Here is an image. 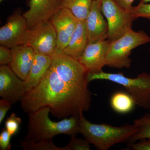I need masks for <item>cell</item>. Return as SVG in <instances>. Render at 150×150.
<instances>
[{
    "label": "cell",
    "mask_w": 150,
    "mask_h": 150,
    "mask_svg": "<svg viewBox=\"0 0 150 150\" xmlns=\"http://www.w3.org/2000/svg\"><path fill=\"white\" fill-rule=\"evenodd\" d=\"M44 76L21 101L25 112L50 108L59 119L80 115L89 109L92 93L88 88L89 73L78 60L55 52Z\"/></svg>",
    "instance_id": "6da1fadb"
},
{
    "label": "cell",
    "mask_w": 150,
    "mask_h": 150,
    "mask_svg": "<svg viewBox=\"0 0 150 150\" xmlns=\"http://www.w3.org/2000/svg\"><path fill=\"white\" fill-rule=\"evenodd\" d=\"M50 108L46 106L28 113L27 135L25 141L37 142L41 139H53L55 136L64 134L76 137L79 133L80 115H73L61 121H51L49 117Z\"/></svg>",
    "instance_id": "7a4b0ae2"
},
{
    "label": "cell",
    "mask_w": 150,
    "mask_h": 150,
    "mask_svg": "<svg viewBox=\"0 0 150 150\" xmlns=\"http://www.w3.org/2000/svg\"><path fill=\"white\" fill-rule=\"evenodd\" d=\"M138 132L134 124L115 127L106 124H94L80 116L79 133L85 139L99 150H107L118 143L129 142Z\"/></svg>",
    "instance_id": "3957f363"
},
{
    "label": "cell",
    "mask_w": 150,
    "mask_h": 150,
    "mask_svg": "<svg viewBox=\"0 0 150 150\" xmlns=\"http://www.w3.org/2000/svg\"><path fill=\"white\" fill-rule=\"evenodd\" d=\"M89 82L96 80L109 81L123 86L134 100L135 104L146 110L150 109V74L144 72L137 77L128 78L123 73H88Z\"/></svg>",
    "instance_id": "277c9868"
},
{
    "label": "cell",
    "mask_w": 150,
    "mask_h": 150,
    "mask_svg": "<svg viewBox=\"0 0 150 150\" xmlns=\"http://www.w3.org/2000/svg\"><path fill=\"white\" fill-rule=\"evenodd\" d=\"M150 42V36L144 31L133 30L117 40L109 42L106 54V66L111 68L129 69L132 61L131 51L141 45Z\"/></svg>",
    "instance_id": "5b68a950"
},
{
    "label": "cell",
    "mask_w": 150,
    "mask_h": 150,
    "mask_svg": "<svg viewBox=\"0 0 150 150\" xmlns=\"http://www.w3.org/2000/svg\"><path fill=\"white\" fill-rule=\"evenodd\" d=\"M101 12L108 25L107 39L109 42L117 40L132 30V24L136 18L131 11L127 10L114 0H100Z\"/></svg>",
    "instance_id": "8992f818"
},
{
    "label": "cell",
    "mask_w": 150,
    "mask_h": 150,
    "mask_svg": "<svg viewBox=\"0 0 150 150\" xmlns=\"http://www.w3.org/2000/svg\"><path fill=\"white\" fill-rule=\"evenodd\" d=\"M31 47L35 54L52 56L56 51L57 35L50 21L28 30L20 41L19 45Z\"/></svg>",
    "instance_id": "52a82bcc"
},
{
    "label": "cell",
    "mask_w": 150,
    "mask_h": 150,
    "mask_svg": "<svg viewBox=\"0 0 150 150\" xmlns=\"http://www.w3.org/2000/svg\"><path fill=\"white\" fill-rule=\"evenodd\" d=\"M57 35L55 52L62 53L68 45L79 20L69 9L62 6L50 20Z\"/></svg>",
    "instance_id": "ba28073f"
},
{
    "label": "cell",
    "mask_w": 150,
    "mask_h": 150,
    "mask_svg": "<svg viewBox=\"0 0 150 150\" xmlns=\"http://www.w3.org/2000/svg\"><path fill=\"white\" fill-rule=\"evenodd\" d=\"M27 93L24 81L8 65L0 67V96L12 104L21 101Z\"/></svg>",
    "instance_id": "9c48e42d"
},
{
    "label": "cell",
    "mask_w": 150,
    "mask_h": 150,
    "mask_svg": "<svg viewBox=\"0 0 150 150\" xmlns=\"http://www.w3.org/2000/svg\"><path fill=\"white\" fill-rule=\"evenodd\" d=\"M62 6L63 0H30L29 9L23 14L28 30L50 21Z\"/></svg>",
    "instance_id": "30bf717a"
},
{
    "label": "cell",
    "mask_w": 150,
    "mask_h": 150,
    "mask_svg": "<svg viewBox=\"0 0 150 150\" xmlns=\"http://www.w3.org/2000/svg\"><path fill=\"white\" fill-rule=\"evenodd\" d=\"M28 30L27 21L23 14H13L0 28L1 46L11 48L19 45L20 41Z\"/></svg>",
    "instance_id": "8fae6325"
},
{
    "label": "cell",
    "mask_w": 150,
    "mask_h": 150,
    "mask_svg": "<svg viewBox=\"0 0 150 150\" xmlns=\"http://www.w3.org/2000/svg\"><path fill=\"white\" fill-rule=\"evenodd\" d=\"M109 41L107 39L88 43L79 61L89 73L103 71L106 66V54Z\"/></svg>",
    "instance_id": "7c38bea8"
},
{
    "label": "cell",
    "mask_w": 150,
    "mask_h": 150,
    "mask_svg": "<svg viewBox=\"0 0 150 150\" xmlns=\"http://www.w3.org/2000/svg\"><path fill=\"white\" fill-rule=\"evenodd\" d=\"M100 0H93L86 25L89 43L107 39L108 25L101 10Z\"/></svg>",
    "instance_id": "4fadbf2b"
},
{
    "label": "cell",
    "mask_w": 150,
    "mask_h": 150,
    "mask_svg": "<svg viewBox=\"0 0 150 150\" xmlns=\"http://www.w3.org/2000/svg\"><path fill=\"white\" fill-rule=\"evenodd\" d=\"M11 50L12 60L9 66L19 78L24 81L33 64L35 52L31 47L24 44L17 45Z\"/></svg>",
    "instance_id": "5bb4252c"
},
{
    "label": "cell",
    "mask_w": 150,
    "mask_h": 150,
    "mask_svg": "<svg viewBox=\"0 0 150 150\" xmlns=\"http://www.w3.org/2000/svg\"><path fill=\"white\" fill-rule=\"evenodd\" d=\"M88 43L85 20L79 21L74 32L63 53L79 61Z\"/></svg>",
    "instance_id": "9a60e30c"
},
{
    "label": "cell",
    "mask_w": 150,
    "mask_h": 150,
    "mask_svg": "<svg viewBox=\"0 0 150 150\" xmlns=\"http://www.w3.org/2000/svg\"><path fill=\"white\" fill-rule=\"evenodd\" d=\"M51 62V56L35 54L33 64L24 80L27 92L34 88L39 83L50 68Z\"/></svg>",
    "instance_id": "2e32d148"
},
{
    "label": "cell",
    "mask_w": 150,
    "mask_h": 150,
    "mask_svg": "<svg viewBox=\"0 0 150 150\" xmlns=\"http://www.w3.org/2000/svg\"><path fill=\"white\" fill-rule=\"evenodd\" d=\"M110 104L114 111L121 114L130 112L136 104L131 96L123 91L113 94L110 98Z\"/></svg>",
    "instance_id": "e0dca14e"
},
{
    "label": "cell",
    "mask_w": 150,
    "mask_h": 150,
    "mask_svg": "<svg viewBox=\"0 0 150 150\" xmlns=\"http://www.w3.org/2000/svg\"><path fill=\"white\" fill-rule=\"evenodd\" d=\"M93 0H67L63 6L69 9L79 21L86 20L91 8Z\"/></svg>",
    "instance_id": "ac0fdd59"
},
{
    "label": "cell",
    "mask_w": 150,
    "mask_h": 150,
    "mask_svg": "<svg viewBox=\"0 0 150 150\" xmlns=\"http://www.w3.org/2000/svg\"><path fill=\"white\" fill-rule=\"evenodd\" d=\"M134 124L138 132L128 142H136L142 139H150V112L145 113L141 118L134 120Z\"/></svg>",
    "instance_id": "d6986e66"
},
{
    "label": "cell",
    "mask_w": 150,
    "mask_h": 150,
    "mask_svg": "<svg viewBox=\"0 0 150 150\" xmlns=\"http://www.w3.org/2000/svg\"><path fill=\"white\" fill-rule=\"evenodd\" d=\"M53 139H41L37 142L20 141L21 146L25 150H64V147H59L54 144Z\"/></svg>",
    "instance_id": "ffe728a7"
},
{
    "label": "cell",
    "mask_w": 150,
    "mask_h": 150,
    "mask_svg": "<svg viewBox=\"0 0 150 150\" xmlns=\"http://www.w3.org/2000/svg\"><path fill=\"white\" fill-rule=\"evenodd\" d=\"M21 122V118L17 117L15 113H12L5 122V129L12 136H13L18 132Z\"/></svg>",
    "instance_id": "44dd1931"
},
{
    "label": "cell",
    "mask_w": 150,
    "mask_h": 150,
    "mask_svg": "<svg viewBox=\"0 0 150 150\" xmlns=\"http://www.w3.org/2000/svg\"><path fill=\"white\" fill-rule=\"evenodd\" d=\"M131 12L135 18H143L150 19V4L140 2L137 6L132 7Z\"/></svg>",
    "instance_id": "7402d4cb"
},
{
    "label": "cell",
    "mask_w": 150,
    "mask_h": 150,
    "mask_svg": "<svg viewBox=\"0 0 150 150\" xmlns=\"http://www.w3.org/2000/svg\"><path fill=\"white\" fill-rule=\"evenodd\" d=\"M90 143L86 139H78L76 137H71L69 143L64 147V150H90Z\"/></svg>",
    "instance_id": "603a6c76"
},
{
    "label": "cell",
    "mask_w": 150,
    "mask_h": 150,
    "mask_svg": "<svg viewBox=\"0 0 150 150\" xmlns=\"http://www.w3.org/2000/svg\"><path fill=\"white\" fill-rule=\"evenodd\" d=\"M140 142H128L127 148L129 150H150V139H142Z\"/></svg>",
    "instance_id": "cb8c5ba5"
},
{
    "label": "cell",
    "mask_w": 150,
    "mask_h": 150,
    "mask_svg": "<svg viewBox=\"0 0 150 150\" xmlns=\"http://www.w3.org/2000/svg\"><path fill=\"white\" fill-rule=\"evenodd\" d=\"M11 136L5 128L2 129L0 134V149H11V146L10 144V139Z\"/></svg>",
    "instance_id": "d4e9b609"
},
{
    "label": "cell",
    "mask_w": 150,
    "mask_h": 150,
    "mask_svg": "<svg viewBox=\"0 0 150 150\" xmlns=\"http://www.w3.org/2000/svg\"><path fill=\"white\" fill-rule=\"evenodd\" d=\"M12 60V54L9 48L3 46H0V64H9Z\"/></svg>",
    "instance_id": "484cf974"
},
{
    "label": "cell",
    "mask_w": 150,
    "mask_h": 150,
    "mask_svg": "<svg viewBox=\"0 0 150 150\" xmlns=\"http://www.w3.org/2000/svg\"><path fill=\"white\" fill-rule=\"evenodd\" d=\"M11 103L5 99L0 100V123H1L8 111L11 107Z\"/></svg>",
    "instance_id": "4316f807"
},
{
    "label": "cell",
    "mask_w": 150,
    "mask_h": 150,
    "mask_svg": "<svg viewBox=\"0 0 150 150\" xmlns=\"http://www.w3.org/2000/svg\"><path fill=\"white\" fill-rule=\"evenodd\" d=\"M114 1L115 2L123 8L127 10L131 11L132 8V4L135 0H114Z\"/></svg>",
    "instance_id": "83f0119b"
},
{
    "label": "cell",
    "mask_w": 150,
    "mask_h": 150,
    "mask_svg": "<svg viewBox=\"0 0 150 150\" xmlns=\"http://www.w3.org/2000/svg\"><path fill=\"white\" fill-rule=\"evenodd\" d=\"M140 1H141L140 2L143 3H147L150 2V0H140Z\"/></svg>",
    "instance_id": "f1b7e54d"
},
{
    "label": "cell",
    "mask_w": 150,
    "mask_h": 150,
    "mask_svg": "<svg viewBox=\"0 0 150 150\" xmlns=\"http://www.w3.org/2000/svg\"><path fill=\"white\" fill-rule=\"evenodd\" d=\"M3 1H4V0H0V2H2Z\"/></svg>",
    "instance_id": "f546056e"
},
{
    "label": "cell",
    "mask_w": 150,
    "mask_h": 150,
    "mask_svg": "<svg viewBox=\"0 0 150 150\" xmlns=\"http://www.w3.org/2000/svg\"><path fill=\"white\" fill-rule=\"evenodd\" d=\"M67 1V0H63V2L65 1Z\"/></svg>",
    "instance_id": "4dcf8cb0"
},
{
    "label": "cell",
    "mask_w": 150,
    "mask_h": 150,
    "mask_svg": "<svg viewBox=\"0 0 150 150\" xmlns=\"http://www.w3.org/2000/svg\"><path fill=\"white\" fill-rule=\"evenodd\" d=\"M149 52H150V49H149Z\"/></svg>",
    "instance_id": "1f68e13d"
}]
</instances>
